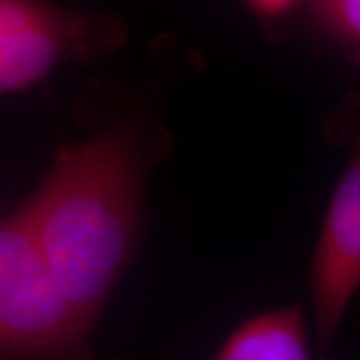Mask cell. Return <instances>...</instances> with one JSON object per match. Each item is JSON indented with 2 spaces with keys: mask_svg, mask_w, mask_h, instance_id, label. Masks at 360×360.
I'll list each match as a JSON object with an SVG mask.
<instances>
[{
  "mask_svg": "<svg viewBox=\"0 0 360 360\" xmlns=\"http://www.w3.org/2000/svg\"><path fill=\"white\" fill-rule=\"evenodd\" d=\"M174 139L150 112H125L96 132L58 142L20 207L74 302L96 323L135 259L146 187Z\"/></svg>",
  "mask_w": 360,
  "mask_h": 360,
  "instance_id": "6da1fadb",
  "label": "cell"
},
{
  "mask_svg": "<svg viewBox=\"0 0 360 360\" xmlns=\"http://www.w3.org/2000/svg\"><path fill=\"white\" fill-rule=\"evenodd\" d=\"M94 327L17 205L0 224V360H98Z\"/></svg>",
  "mask_w": 360,
  "mask_h": 360,
  "instance_id": "7a4b0ae2",
  "label": "cell"
},
{
  "mask_svg": "<svg viewBox=\"0 0 360 360\" xmlns=\"http://www.w3.org/2000/svg\"><path fill=\"white\" fill-rule=\"evenodd\" d=\"M124 17L53 0H0V92L27 94L64 62L110 56L129 40Z\"/></svg>",
  "mask_w": 360,
  "mask_h": 360,
  "instance_id": "3957f363",
  "label": "cell"
},
{
  "mask_svg": "<svg viewBox=\"0 0 360 360\" xmlns=\"http://www.w3.org/2000/svg\"><path fill=\"white\" fill-rule=\"evenodd\" d=\"M332 137L349 143L350 157L328 200L309 274L317 355L330 359L334 339L360 287V97L350 98L330 125Z\"/></svg>",
  "mask_w": 360,
  "mask_h": 360,
  "instance_id": "277c9868",
  "label": "cell"
},
{
  "mask_svg": "<svg viewBox=\"0 0 360 360\" xmlns=\"http://www.w3.org/2000/svg\"><path fill=\"white\" fill-rule=\"evenodd\" d=\"M212 360L323 359L310 352L302 309L287 305L260 312L242 322L222 342Z\"/></svg>",
  "mask_w": 360,
  "mask_h": 360,
  "instance_id": "5b68a950",
  "label": "cell"
},
{
  "mask_svg": "<svg viewBox=\"0 0 360 360\" xmlns=\"http://www.w3.org/2000/svg\"><path fill=\"white\" fill-rule=\"evenodd\" d=\"M310 20L327 39L360 51V0H309Z\"/></svg>",
  "mask_w": 360,
  "mask_h": 360,
  "instance_id": "8992f818",
  "label": "cell"
},
{
  "mask_svg": "<svg viewBox=\"0 0 360 360\" xmlns=\"http://www.w3.org/2000/svg\"><path fill=\"white\" fill-rule=\"evenodd\" d=\"M304 0H244L247 8L257 19L267 24H276L294 13Z\"/></svg>",
  "mask_w": 360,
  "mask_h": 360,
  "instance_id": "52a82bcc",
  "label": "cell"
}]
</instances>
